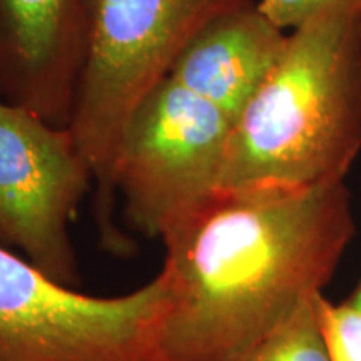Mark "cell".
Here are the masks:
<instances>
[{"label":"cell","instance_id":"obj_9","mask_svg":"<svg viewBox=\"0 0 361 361\" xmlns=\"http://www.w3.org/2000/svg\"><path fill=\"white\" fill-rule=\"evenodd\" d=\"M314 298L303 301L234 361H333L316 314Z\"/></svg>","mask_w":361,"mask_h":361},{"label":"cell","instance_id":"obj_8","mask_svg":"<svg viewBox=\"0 0 361 361\" xmlns=\"http://www.w3.org/2000/svg\"><path fill=\"white\" fill-rule=\"evenodd\" d=\"M286 42V30L273 24L255 0L211 20L180 54L169 79L236 121Z\"/></svg>","mask_w":361,"mask_h":361},{"label":"cell","instance_id":"obj_6","mask_svg":"<svg viewBox=\"0 0 361 361\" xmlns=\"http://www.w3.org/2000/svg\"><path fill=\"white\" fill-rule=\"evenodd\" d=\"M94 184L69 128L0 99V246L62 286L79 284L69 223Z\"/></svg>","mask_w":361,"mask_h":361},{"label":"cell","instance_id":"obj_7","mask_svg":"<svg viewBox=\"0 0 361 361\" xmlns=\"http://www.w3.org/2000/svg\"><path fill=\"white\" fill-rule=\"evenodd\" d=\"M92 0H0V99L69 128Z\"/></svg>","mask_w":361,"mask_h":361},{"label":"cell","instance_id":"obj_12","mask_svg":"<svg viewBox=\"0 0 361 361\" xmlns=\"http://www.w3.org/2000/svg\"><path fill=\"white\" fill-rule=\"evenodd\" d=\"M350 303L355 306L356 310H360L361 311V279H360V284H358V288H356V291L353 293V296L350 298Z\"/></svg>","mask_w":361,"mask_h":361},{"label":"cell","instance_id":"obj_1","mask_svg":"<svg viewBox=\"0 0 361 361\" xmlns=\"http://www.w3.org/2000/svg\"><path fill=\"white\" fill-rule=\"evenodd\" d=\"M355 236L346 183L218 188L159 238L166 361H234L333 278Z\"/></svg>","mask_w":361,"mask_h":361},{"label":"cell","instance_id":"obj_3","mask_svg":"<svg viewBox=\"0 0 361 361\" xmlns=\"http://www.w3.org/2000/svg\"><path fill=\"white\" fill-rule=\"evenodd\" d=\"M250 2L92 0L69 129L92 171L101 241L116 255L130 252L114 221L116 166L130 119L211 20Z\"/></svg>","mask_w":361,"mask_h":361},{"label":"cell","instance_id":"obj_10","mask_svg":"<svg viewBox=\"0 0 361 361\" xmlns=\"http://www.w3.org/2000/svg\"><path fill=\"white\" fill-rule=\"evenodd\" d=\"M316 314L333 361H361V311L350 301L331 303L323 293L314 298Z\"/></svg>","mask_w":361,"mask_h":361},{"label":"cell","instance_id":"obj_2","mask_svg":"<svg viewBox=\"0 0 361 361\" xmlns=\"http://www.w3.org/2000/svg\"><path fill=\"white\" fill-rule=\"evenodd\" d=\"M360 151L361 2H338L288 34L233 123L218 188L345 183Z\"/></svg>","mask_w":361,"mask_h":361},{"label":"cell","instance_id":"obj_11","mask_svg":"<svg viewBox=\"0 0 361 361\" xmlns=\"http://www.w3.org/2000/svg\"><path fill=\"white\" fill-rule=\"evenodd\" d=\"M338 2H361V0H256L258 8L283 30H293L311 17Z\"/></svg>","mask_w":361,"mask_h":361},{"label":"cell","instance_id":"obj_4","mask_svg":"<svg viewBox=\"0 0 361 361\" xmlns=\"http://www.w3.org/2000/svg\"><path fill=\"white\" fill-rule=\"evenodd\" d=\"M164 271L123 296L62 286L0 246V361H166Z\"/></svg>","mask_w":361,"mask_h":361},{"label":"cell","instance_id":"obj_5","mask_svg":"<svg viewBox=\"0 0 361 361\" xmlns=\"http://www.w3.org/2000/svg\"><path fill=\"white\" fill-rule=\"evenodd\" d=\"M233 123L213 102L169 78L141 104L116 166V191L133 228L161 238L218 189Z\"/></svg>","mask_w":361,"mask_h":361}]
</instances>
